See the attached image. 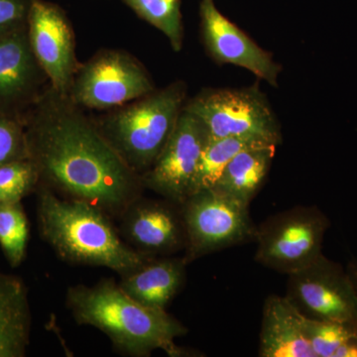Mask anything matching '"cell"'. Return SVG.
<instances>
[{
	"mask_svg": "<svg viewBox=\"0 0 357 357\" xmlns=\"http://www.w3.org/2000/svg\"><path fill=\"white\" fill-rule=\"evenodd\" d=\"M347 272L351 275L352 281L357 289V263H351L347 267Z\"/></svg>",
	"mask_w": 357,
	"mask_h": 357,
	"instance_id": "obj_26",
	"label": "cell"
},
{
	"mask_svg": "<svg viewBox=\"0 0 357 357\" xmlns=\"http://www.w3.org/2000/svg\"><path fill=\"white\" fill-rule=\"evenodd\" d=\"M38 185V172L30 159L0 166V202H22Z\"/></svg>",
	"mask_w": 357,
	"mask_h": 357,
	"instance_id": "obj_23",
	"label": "cell"
},
{
	"mask_svg": "<svg viewBox=\"0 0 357 357\" xmlns=\"http://www.w3.org/2000/svg\"><path fill=\"white\" fill-rule=\"evenodd\" d=\"M276 148L277 145H264L239 152L225 167L213 189L249 206L269 173Z\"/></svg>",
	"mask_w": 357,
	"mask_h": 357,
	"instance_id": "obj_18",
	"label": "cell"
},
{
	"mask_svg": "<svg viewBox=\"0 0 357 357\" xmlns=\"http://www.w3.org/2000/svg\"><path fill=\"white\" fill-rule=\"evenodd\" d=\"M119 220L122 238L139 252L158 257L185 250L187 234L181 204L141 196Z\"/></svg>",
	"mask_w": 357,
	"mask_h": 357,
	"instance_id": "obj_12",
	"label": "cell"
},
{
	"mask_svg": "<svg viewBox=\"0 0 357 357\" xmlns=\"http://www.w3.org/2000/svg\"><path fill=\"white\" fill-rule=\"evenodd\" d=\"M330 222L317 206H296L258 225L255 259L263 266L290 275L323 255Z\"/></svg>",
	"mask_w": 357,
	"mask_h": 357,
	"instance_id": "obj_5",
	"label": "cell"
},
{
	"mask_svg": "<svg viewBox=\"0 0 357 357\" xmlns=\"http://www.w3.org/2000/svg\"><path fill=\"white\" fill-rule=\"evenodd\" d=\"M31 325V307L24 281L0 271V357L26 356Z\"/></svg>",
	"mask_w": 357,
	"mask_h": 357,
	"instance_id": "obj_17",
	"label": "cell"
},
{
	"mask_svg": "<svg viewBox=\"0 0 357 357\" xmlns=\"http://www.w3.org/2000/svg\"><path fill=\"white\" fill-rule=\"evenodd\" d=\"M36 192L40 236L63 261L109 268L122 277L154 257L126 243L112 218L100 208L63 198L44 185Z\"/></svg>",
	"mask_w": 357,
	"mask_h": 357,
	"instance_id": "obj_3",
	"label": "cell"
},
{
	"mask_svg": "<svg viewBox=\"0 0 357 357\" xmlns=\"http://www.w3.org/2000/svg\"><path fill=\"white\" fill-rule=\"evenodd\" d=\"M29 159L23 117L0 112V166Z\"/></svg>",
	"mask_w": 357,
	"mask_h": 357,
	"instance_id": "obj_24",
	"label": "cell"
},
{
	"mask_svg": "<svg viewBox=\"0 0 357 357\" xmlns=\"http://www.w3.org/2000/svg\"><path fill=\"white\" fill-rule=\"evenodd\" d=\"M66 305L79 325L98 328L126 356L146 357L158 349L171 357L189 356L175 342L188 328L166 310L132 299L112 278L93 286H72Z\"/></svg>",
	"mask_w": 357,
	"mask_h": 357,
	"instance_id": "obj_2",
	"label": "cell"
},
{
	"mask_svg": "<svg viewBox=\"0 0 357 357\" xmlns=\"http://www.w3.org/2000/svg\"><path fill=\"white\" fill-rule=\"evenodd\" d=\"M259 356L316 357L303 331L302 314L286 296L265 300Z\"/></svg>",
	"mask_w": 357,
	"mask_h": 357,
	"instance_id": "obj_15",
	"label": "cell"
},
{
	"mask_svg": "<svg viewBox=\"0 0 357 357\" xmlns=\"http://www.w3.org/2000/svg\"><path fill=\"white\" fill-rule=\"evenodd\" d=\"M30 0H0V35L27 25Z\"/></svg>",
	"mask_w": 357,
	"mask_h": 357,
	"instance_id": "obj_25",
	"label": "cell"
},
{
	"mask_svg": "<svg viewBox=\"0 0 357 357\" xmlns=\"http://www.w3.org/2000/svg\"><path fill=\"white\" fill-rule=\"evenodd\" d=\"M199 16L204 45L211 57L220 64L243 67L275 88L278 86L280 66L271 54L220 13L215 0H201Z\"/></svg>",
	"mask_w": 357,
	"mask_h": 357,
	"instance_id": "obj_13",
	"label": "cell"
},
{
	"mask_svg": "<svg viewBox=\"0 0 357 357\" xmlns=\"http://www.w3.org/2000/svg\"><path fill=\"white\" fill-rule=\"evenodd\" d=\"M264 145L277 144L255 137H225L208 139L199 162L192 185L191 195L202 190L213 188L225 167L239 152L248 148L264 146Z\"/></svg>",
	"mask_w": 357,
	"mask_h": 357,
	"instance_id": "obj_19",
	"label": "cell"
},
{
	"mask_svg": "<svg viewBox=\"0 0 357 357\" xmlns=\"http://www.w3.org/2000/svg\"><path fill=\"white\" fill-rule=\"evenodd\" d=\"M184 109L203 122L210 139L255 137L280 143L278 122L257 89L206 91L190 100Z\"/></svg>",
	"mask_w": 357,
	"mask_h": 357,
	"instance_id": "obj_8",
	"label": "cell"
},
{
	"mask_svg": "<svg viewBox=\"0 0 357 357\" xmlns=\"http://www.w3.org/2000/svg\"><path fill=\"white\" fill-rule=\"evenodd\" d=\"M27 32L33 54L50 86L69 96L79 65L74 30L67 14L53 2L30 0Z\"/></svg>",
	"mask_w": 357,
	"mask_h": 357,
	"instance_id": "obj_11",
	"label": "cell"
},
{
	"mask_svg": "<svg viewBox=\"0 0 357 357\" xmlns=\"http://www.w3.org/2000/svg\"><path fill=\"white\" fill-rule=\"evenodd\" d=\"M138 17L154 26L168 38L173 50H182L184 25L182 0H121Z\"/></svg>",
	"mask_w": 357,
	"mask_h": 357,
	"instance_id": "obj_20",
	"label": "cell"
},
{
	"mask_svg": "<svg viewBox=\"0 0 357 357\" xmlns=\"http://www.w3.org/2000/svg\"><path fill=\"white\" fill-rule=\"evenodd\" d=\"M153 91L146 70L130 54L103 50L79 66L69 96L86 109L112 110Z\"/></svg>",
	"mask_w": 357,
	"mask_h": 357,
	"instance_id": "obj_7",
	"label": "cell"
},
{
	"mask_svg": "<svg viewBox=\"0 0 357 357\" xmlns=\"http://www.w3.org/2000/svg\"><path fill=\"white\" fill-rule=\"evenodd\" d=\"M44 77L30 46L27 25L0 35V112L18 114L31 105L41 93Z\"/></svg>",
	"mask_w": 357,
	"mask_h": 357,
	"instance_id": "obj_14",
	"label": "cell"
},
{
	"mask_svg": "<svg viewBox=\"0 0 357 357\" xmlns=\"http://www.w3.org/2000/svg\"><path fill=\"white\" fill-rule=\"evenodd\" d=\"M181 208L187 234L183 258L188 265L211 253L255 241L257 225L249 206L213 188L194 192Z\"/></svg>",
	"mask_w": 357,
	"mask_h": 357,
	"instance_id": "obj_6",
	"label": "cell"
},
{
	"mask_svg": "<svg viewBox=\"0 0 357 357\" xmlns=\"http://www.w3.org/2000/svg\"><path fill=\"white\" fill-rule=\"evenodd\" d=\"M288 276L286 297L303 316L357 326V289L342 265L323 255Z\"/></svg>",
	"mask_w": 357,
	"mask_h": 357,
	"instance_id": "obj_9",
	"label": "cell"
},
{
	"mask_svg": "<svg viewBox=\"0 0 357 357\" xmlns=\"http://www.w3.org/2000/svg\"><path fill=\"white\" fill-rule=\"evenodd\" d=\"M188 264L183 257H153L119 282L122 290L147 307L166 310L182 290Z\"/></svg>",
	"mask_w": 357,
	"mask_h": 357,
	"instance_id": "obj_16",
	"label": "cell"
},
{
	"mask_svg": "<svg viewBox=\"0 0 357 357\" xmlns=\"http://www.w3.org/2000/svg\"><path fill=\"white\" fill-rule=\"evenodd\" d=\"M29 239V223L21 202H0V248L13 268L24 261Z\"/></svg>",
	"mask_w": 357,
	"mask_h": 357,
	"instance_id": "obj_21",
	"label": "cell"
},
{
	"mask_svg": "<svg viewBox=\"0 0 357 357\" xmlns=\"http://www.w3.org/2000/svg\"><path fill=\"white\" fill-rule=\"evenodd\" d=\"M185 98V84L176 82L112 109L95 122L110 146L141 177L165 147L184 109Z\"/></svg>",
	"mask_w": 357,
	"mask_h": 357,
	"instance_id": "obj_4",
	"label": "cell"
},
{
	"mask_svg": "<svg viewBox=\"0 0 357 357\" xmlns=\"http://www.w3.org/2000/svg\"><path fill=\"white\" fill-rule=\"evenodd\" d=\"M23 121L40 185L63 198L91 204L112 220H119L143 196L140 176L69 96L50 86L33 102Z\"/></svg>",
	"mask_w": 357,
	"mask_h": 357,
	"instance_id": "obj_1",
	"label": "cell"
},
{
	"mask_svg": "<svg viewBox=\"0 0 357 357\" xmlns=\"http://www.w3.org/2000/svg\"><path fill=\"white\" fill-rule=\"evenodd\" d=\"M208 133L196 115L183 109L165 147L141 176L145 190L178 204L191 195L192 185Z\"/></svg>",
	"mask_w": 357,
	"mask_h": 357,
	"instance_id": "obj_10",
	"label": "cell"
},
{
	"mask_svg": "<svg viewBox=\"0 0 357 357\" xmlns=\"http://www.w3.org/2000/svg\"><path fill=\"white\" fill-rule=\"evenodd\" d=\"M302 325L316 357H335L344 345L357 337V326L309 319L303 314Z\"/></svg>",
	"mask_w": 357,
	"mask_h": 357,
	"instance_id": "obj_22",
	"label": "cell"
}]
</instances>
